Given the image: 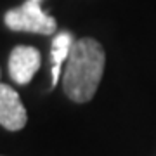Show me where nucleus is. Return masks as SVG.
I'll use <instances>...</instances> for the list:
<instances>
[{
  "label": "nucleus",
  "mask_w": 156,
  "mask_h": 156,
  "mask_svg": "<svg viewBox=\"0 0 156 156\" xmlns=\"http://www.w3.org/2000/svg\"><path fill=\"white\" fill-rule=\"evenodd\" d=\"M104 62V49L95 38L75 40L62 76V89L68 97L75 102L92 99L101 83Z\"/></svg>",
  "instance_id": "nucleus-1"
},
{
  "label": "nucleus",
  "mask_w": 156,
  "mask_h": 156,
  "mask_svg": "<svg viewBox=\"0 0 156 156\" xmlns=\"http://www.w3.org/2000/svg\"><path fill=\"white\" fill-rule=\"evenodd\" d=\"M40 2L42 0H28L21 7L7 11L5 16H4L7 28L12 30V31H30V33L38 35L56 33V19L42 11Z\"/></svg>",
  "instance_id": "nucleus-2"
},
{
  "label": "nucleus",
  "mask_w": 156,
  "mask_h": 156,
  "mask_svg": "<svg viewBox=\"0 0 156 156\" xmlns=\"http://www.w3.org/2000/svg\"><path fill=\"white\" fill-rule=\"evenodd\" d=\"M42 64V56L38 49L30 45H17L9 56V75L19 85H26L31 82L35 73Z\"/></svg>",
  "instance_id": "nucleus-3"
},
{
  "label": "nucleus",
  "mask_w": 156,
  "mask_h": 156,
  "mask_svg": "<svg viewBox=\"0 0 156 156\" xmlns=\"http://www.w3.org/2000/svg\"><path fill=\"white\" fill-rule=\"evenodd\" d=\"M28 122L26 109L16 90L0 82V125L11 132L21 130Z\"/></svg>",
  "instance_id": "nucleus-4"
},
{
  "label": "nucleus",
  "mask_w": 156,
  "mask_h": 156,
  "mask_svg": "<svg viewBox=\"0 0 156 156\" xmlns=\"http://www.w3.org/2000/svg\"><path fill=\"white\" fill-rule=\"evenodd\" d=\"M73 44H75V40H73V35L69 31H61L52 40V49H50V56H52V87L59 80L61 66L64 61H68Z\"/></svg>",
  "instance_id": "nucleus-5"
},
{
  "label": "nucleus",
  "mask_w": 156,
  "mask_h": 156,
  "mask_svg": "<svg viewBox=\"0 0 156 156\" xmlns=\"http://www.w3.org/2000/svg\"><path fill=\"white\" fill-rule=\"evenodd\" d=\"M0 75H2V71H0Z\"/></svg>",
  "instance_id": "nucleus-6"
}]
</instances>
